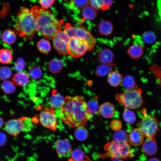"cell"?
I'll return each mask as SVG.
<instances>
[{
    "label": "cell",
    "instance_id": "obj_1",
    "mask_svg": "<svg viewBox=\"0 0 161 161\" xmlns=\"http://www.w3.org/2000/svg\"><path fill=\"white\" fill-rule=\"evenodd\" d=\"M59 118L65 124L71 127L85 126L92 117L89 111L87 104L80 96H66L60 108Z\"/></svg>",
    "mask_w": 161,
    "mask_h": 161
},
{
    "label": "cell",
    "instance_id": "obj_2",
    "mask_svg": "<svg viewBox=\"0 0 161 161\" xmlns=\"http://www.w3.org/2000/svg\"><path fill=\"white\" fill-rule=\"evenodd\" d=\"M36 22L37 32L46 38H52L64 23V19L58 20L50 11L37 5L31 8Z\"/></svg>",
    "mask_w": 161,
    "mask_h": 161
},
{
    "label": "cell",
    "instance_id": "obj_3",
    "mask_svg": "<svg viewBox=\"0 0 161 161\" xmlns=\"http://www.w3.org/2000/svg\"><path fill=\"white\" fill-rule=\"evenodd\" d=\"M14 31L20 37L32 40L37 32L35 20L30 10L22 7L17 13V20L14 26Z\"/></svg>",
    "mask_w": 161,
    "mask_h": 161
},
{
    "label": "cell",
    "instance_id": "obj_4",
    "mask_svg": "<svg viewBox=\"0 0 161 161\" xmlns=\"http://www.w3.org/2000/svg\"><path fill=\"white\" fill-rule=\"evenodd\" d=\"M104 149L105 152L100 155L103 158L109 157L111 159H127L134 156L131 146L127 142L118 143L113 140L106 143L104 146Z\"/></svg>",
    "mask_w": 161,
    "mask_h": 161
},
{
    "label": "cell",
    "instance_id": "obj_5",
    "mask_svg": "<svg viewBox=\"0 0 161 161\" xmlns=\"http://www.w3.org/2000/svg\"><path fill=\"white\" fill-rule=\"evenodd\" d=\"M142 92L141 89L137 87L116 94L115 97L117 101L125 107L137 109L141 107L143 103Z\"/></svg>",
    "mask_w": 161,
    "mask_h": 161
},
{
    "label": "cell",
    "instance_id": "obj_6",
    "mask_svg": "<svg viewBox=\"0 0 161 161\" xmlns=\"http://www.w3.org/2000/svg\"><path fill=\"white\" fill-rule=\"evenodd\" d=\"M142 113L143 117L138 123L139 128L147 139L155 140L154 136L159 130L158 120L155 116L148 114L145 109Z\"/></svg>",
    "mask_w": 161,
    "mask_h": 161
},
{
    "label": "cell",
    "instance_id": "obj_7",
    "mask_svg": "<svg viewBox=\"0 0 161 161\" xmlns=\"http://www.w3.org/2000/svg\"><path fill=\"white\" fill-rule=\"evenodd\" d=\"M32 126L30 119L24 116L8 120L5 125L4 129L9 135L16 137L21 131H30Z\"/></svg>",
    "mask_w": 161,
    "mask_h": 161
},
{
    "label": "cell",
    "instance_id": "obj_8",
    "mask_svg": "<svg viewBox=\"0 0 161 161\" xmlns=\"http://www.w3.org/2000/svg\"><path fill=\"white\" fill-rule=\"evenodd\" d=\"M64 31L69 38L75 37L82 39L88 44L91 50L94 48L96 41L91 32L83 26L77 27L70 24H66Z\"/></svg>",
    "mask_w": 161,
    "mask_h": 161
},
{
    "label": "cell",
    "instance_id": "obj_9",
    "mask_svg": "<svg viewBox=\"0 0 161 161\" xmlns=\"http://www.w3.org/2000/svg\"><path fill=\"white\" fill-rule=\"evenodd\" d=\"M91 51L88 43L85 41L76 38H70L67 48V53L73 58L83 56L87 51Z\"/></svg>",
    "mask_w": 161,
    "mask_h": 161
},
{
    "label": "cell",
    "instance_id": "obj_10",
    "mask_svg": "<svg viewBox=\"0 0 161 161\" xmlns=\"http://www.w3.org/2000/svg\"><path fill=\"white\" fill-rule=\"evenodd\" d=\"M39 120L41 125L45 128L53 131L57 130L58 122L52 107L44 108L39 114Z\"/></svg>",
    "mask_w": 161,
    "mask_h": 161
},
{
    "label": "cell",
    "instance_id": "obj_11",
    "mask_svg": "<svg viewBox=\"0 0 161 161\" xmlns=\"http://www.w3.org/2000/svg\"><path fill=\"white\" fill-rule=\"evenodd\" d=\"M53 47L61 54L66 55L69 37L64 31L60 30L52 38Z\"/></svg>",
    "mask_w": 161,
    "mask_h": 161
},
{
    "label": "cell",
    "instance_id": "obj_12",
    "mask_svg": "<svg viewBox=\"0 0 161 161\" xmlns=\"http://www.w3.org/2000/svg\"><path fill=\"white\" fill-rule=\"evenodd\" d=\"M144 135L139 128L131 130L128 135V141L133 146H137L142 143Z\"/></svg>",
    "mask_w": 161,
    "mask_h": 161
},
{
    "label": "cell",
    "instance_id": "obj_13",
    "mask_svg": "<svg viewBox=\"0 0 161 161\" xmlns=\"http://www.w3.org/2000/svg\"><path fill=\"white\" fill-rule=\"evenodd\" d=\"M55 149L59 156L66 157L70 154L72 147L70 143L68 140H60L56 142Z\"/></svg>",
    "mask_w": 161,
    "mask_h": 161
},
{
    "label": "cell",
    "instance_id": "obj_14",
    "mask_svg": "<svg viewBox=\"0 0 161 161\" xmlns=\"http://www.w3.org/2000/svg\"><path fill=\"white\" fill-rule=\"evenodd\" d=\"M142 150L147 155L155 154L157 150V146L155 140L147 139L142 144Z\"/></svg>",
    "mask_w": 161,
    "mask_h": 161
},
{
    "label": "cell",
    "instance_id": "obj_15",
    "mask_svg": "<svg viewBox=\"0 0 161 161\" xmlns=\"http://www.w3.org/2000/svg\"><path fill=\"white\" fill-rule=\"evenodd\" d=\"M64 101V98L56 90L53 89L52 90V95L49 100L50 106L54 109L60 108L63 105Z\"/></svg>",
    "mask_w": 161,
    "mask_h": 161
},
{
    "label": "cell",
    "instance_id": "obj_16",
    "mask_svg": "<svg viewBox=\"0 0 161 161\" xmlns=\"http://www.w3.org/2000/svg\"><path fill=\"white\" fill-rule=\"evenodd\" d=\"M115 110L114 105L109 102L103 103L99 108V111L101 115L106 118L112 117L114 115Z\"/></svg>",
    "mask_w": 161,
    "mask_h": 161
},
{
    "label": "cell",
    "instance_id": "obj_17",
    "mask_svg": "<svg viewBox=\"0 0 161 161\" xmlns=\"http://www.w3.org/2000/svg\"><path fill=\"white\" fill-rule=\"evenodd\" d=\"M98 58L99 61L102 64H110L113 60V53L110 49H105L99 52Z\"/></svg>",
    "mask_w": 161,
    "mask_h": 161
},
{
    "label": "cell",
    "instance_id": "obj_18",
    "mask_svg": "<svg viewBox=\"0 0 161 161\" xmlns=\"http://www.w3.org/2000/svg\"><path fill=\"white\" fill-rule=\"evenodd\" d=\"M12 81L16 85L22 87L28 83L29 77L28 75L24 72H18L13 75Z\"/></svg>",
    "mask_w": 161,
    "mask_h": 161
},
{
    "label": "cell",
    "instance_id": "obj_19",
    "mask_svg": "<svg viewBox=\"0 0 161 161\" xmlns=\"http://www.w3.org/2000/svg\"><path fill=\"white\" fill-rule=\"evenodd\" d=\"M123 78L119 72L112 71L108 75L107 81L110 85L116 87L122 82Z\"/></svg>",
    "mask_w": 161,
    "mask_h": 161
},
{
    "label": "cell",
    "instance_id": "obj_20",
    "mask_svg": "<svg viewBox=\"0 0 161 161\" xmlns=\"http://www.w3.org/2000/svg\"><path fill=\"white\" fill-rule=\"evenodd\" d=\"M2 40L4 43L9 45L13 44L16 39V33L10 29L4 30L1 36Z\"/></svg>",
    "mask_w": 161,
    "mask_h": 161
},
{
    "label": "cell",
    "instance_id": "obj_21",
    "mask_svg": "<svg viewBox=\"0 0 161 161\" xmlns=\"http://www.w3.org/2000/svg\"><path fill=\"white\" fill-rule=\"evenodd\" d=\"M113 26L109 21L104 20L101 22L98 26L100 33L104 35H108L112 32Z\"/></svg>",
    "mask_w": 161,
    "mask_h": 161
},
{
    "label": "cell",
    "instance_id": "obj_22",
    "mask_svg": "<svg viewBox=\"0 0 161 161\" xmlns=\"http://www.w3.org/2000/svg\"><path fill=\"white\" fill-rule=\"evenodd\" d=\"M97 14L96 10L89 5L82 9V21L85 20H92L95 18Z\"/></svg>",
    "mask_w": 161,
    "mask_h": 161
},
{
    "label": "cell",
    "instance_id": "obj_23",
    "mask_svg": "<svg viewBox=\"0 0 161 161\" xmlns=\"http://www.w3.org/2000/svg\"><path fill=\"white\" fill-rule=\"evenodd\" d=\"M114 66L113 64H102L98 66L95 70V73L97 76L103 77L108 74L112 72Z\"/></svg>",
    "mask_w": 161,
    "mask_h": 161
},
{
    "label": "cell",
    "instance_id": "obj_24",
    "mask_svg": "<svg viewBox=\"0 0 161 161\" xmlns=\"http://www.w3.org/2000/svg\"><path fill=\"white\" fill-rule=\"evenodd\" d=\"M89 132L85 126H81L76 128L74 135L75 138L80 141L86 140L89 135Z\"/></svg>",
    "mask_w": 161,
    "mask_h": 161
},
{
    "label": "cell",
    "instance_id": "obj_25",
    "mask_svg": "<svg viewBox=\"0 0 161 161\" xmlns=\"http://www.w3.org/2000/svg\"><path fill=\"white\" fill-rule=\"evenodd\" d=\"M13 56L11 51L6 48L0 49V63L8 64L11 63Z\"/></svg>",
    "mask_w": 161,
    "mask_h": 161
},
{
    "label": "cell",
    "instance_id": "obj_26",
    "mask_svg": "<svg viewBox=\"0 0 161 161\" xmlns=\"http://www.w3.org/2000/svg\"><path fill=\"white\" fill-rule=\"evenodd\" d=\"M143 52L142 47L138 44H133L128 49V52L131 58L133 59L139 58L142 55Z\"/></svg>",
    "mask_w": 161,
    "mask_h": 161
},
{
    "label": "cell",
    "instance_id": "obj_27",
    "mask_svg": "<svg viewBox=\"0 0 161 161\" xmlns=\"http://www.w3.org/2000/svg\"><path fill=\"white\" fill-rule=\"evenodd\" d=\"M98 98V97L95 95L90 99L87 103L88 110L92 115L96 114L99 110Z\"/></svg>",
    "mask_w": 161,
    "mask_h": 161
},
{
    "label": "cell",
    "instance_id": "obj_28",
    "mask_svg": "<svg viewBox=\"0 0 161 161\" xmlns=\"http://www.w3.org/2000/svg\"><path fill=\"white\" fill-rule=\"evenodd\" d=\"M48 66L50 71L52 73L55 74L61 72L63 68V64L61 60L55 58L50 61Z\"/></svg>",
    "mask_w": 161,
    "mask_h": 161
},
{
    "label": "cell",
    "instance_id": "obj_29",
    "mask_svg": "<svg viewBox=\"0 0 161 161\" xmlns=\"http://www.w3.org/2000/svg\"><path fill=\"white\" fill-rule=\"evenodd\" d=\"M121 83L123 86L127 90L138 87L134 78L131 75H127L125 76L123 78Z\"/></svg>",
    "mask_w": 161,
    "mask_h": 161
},
{
    "label": "cell",
    "instance_id": "obj_30",
    "mask_svg": "<svg viewBox=\"0 0 161 161\" xmlns=\"http://www.w3.org/2000/svg\"><path fill=\"white\" fill-rule=\"evenodd\" d=\"M86 157L81 150L76 149L71 151L68 161H84Z\"/></svg>",
    "mask_w": 161,
    "mask_h": 161
},
{
    "label": "cell",
    "instance_id": "obj_31",
    "mask_svg": "<svg viewBox=\"0 0 161 161\" xmlns=\"http://www.w3.org/2000/svg\"><path fill=\"white\" fill-rule=\"evenodd\" d=\"M1 88L3 92L9 95L15 92L16 90L15 84L12 81H4L1 85Z\"/></svg>",
    "mask_w": 161,
    "mask_h": 161
},
{
    "label": "cell",
    "instance_id": "obj_32",
    "mask_svg": "<svg viewBox=\"0 0 161 161\" xmlns=\"http://www.w3.org/2000/svg\"><path fill=\"white\" fill-rule=\"evenodd\" d=\"M37 46L39 51L43 53H48L51 49V45L49 41L45 39L40 40L38 42Z\"/></svg>",
    "mask_w": 161,
    "mask_h": 161
},
{
    "label": "cell",
    "instance_id": "obj_33",
    "mask_svg": "<svg viewBox=\"0 0 161 161\" xmlns=\"http://www.w3.org/2000/svg\"><path fill=\"white\" fill-rule=\"evenodd\" d=\"M123 117L125 122L129 124H132L135 121L136 116L134 113L128 109H126L124 110Z\"/></svg>",
    "mask_w": 161,
    "mask_h": 161
},
{
    "label": "cell",
    "instance_id": "obj_34",
    "mask_svg": "<svg viewBox=\"0 0 161 161\" xmlns=\"http://www.w3.org/2000/svg\"><path fill=\"white\" fill-rule=\"evenodd\" d=\"M113 140L118 143L127 142L128 134L123 130H120L115 131L113 136Z\"/></svg>",
    "mask_w": 161,
    "mask_h": 161
},
{
    "label": "cell",
    "instance_id": "obj_35",
    "mask_svg": "<svg viewBox=\"0 0 161 161\" xmlns=\"http://www.w3.org/2000/svg\"><path fill=\"white\" fill-rule=\"evenodd\" d=\"M12 75V72L10 68L7 66L0 68V79L2 80H7Z\"/></svg>",
    "mask_w": 161,
    "mask_h": 161
},
{
    "label": "cell",
    "instance_id": "obj_36",
    "mask_svg": "<svg viewBox=\"0 0 161 161\" xmlns=\"http://www.w3.org/2000/svg\"><path fill=\"white\" fill-rule=\"evenodd\" d=\"M142 38L145 42L148 44L153 43L156 39L154 33L149 31L144 32L142 35Z\"/></svg>",
    "mask_w": 161,
    "mask_h": 161
},
{
    "label": "cell",
    "instance_id": "obj_37",
    "mask_svg": "<svg viewBox=\"0 0 161 161\" xmlns=\"http://www.w3.org/2000/svg\"><path fill=\"white\" fill-rule=\"evenodd\" d=\"M28 73L31 78L37 79L41 77L42 75V71L40 68L34 67L30 69L29 70Z\"/></svg>",
    "mask_w": 161,
    "mask_h": 161
},
{
    "label": "cell",
    "instance_id": "obj_38",
    "mask_svg": "<svg viewBox=\"0 0 161 161\" xmlns=\"http://www.w3.org/2000/svg\"><path fill=\"white\" fill-rule=\"evenodd\" d=\"M89 5L96 10H102L104 5L103 0H89Z\"/></svg>",
    "mask_w": 161,
    "mask_h": 161
},
{
    "label": "cell",
    "instance_id": "obj_39",
    "mask_svg": "<svg viewBox=\"0 0 161 161\" xmlns=\"http://www.w3.org/2000/svg\"><path fill=\"white\" fill-rule=\"evenodd\" d=\"M78 9H83L89 5V0H71Z\"/></svg>",
    "mask_w": 161,
    "mask_h": 161
},
{
    "label": "cell",
    "instance_id": "obj_40",
    "mask_svg": "<svg viewBox=\"0 0 161 161\" xmlns=\"http://www.w3.org/2000/svg\"><path fill=\"white\" fill-rule=\"evenodd\" d=\"M110 126L112 130L116 131L120 130L122 127V124L120 120L114 119L111 122Z\"/></svg>",
    "mask_w": 161,
    "mask_h": 161
},
{
    "label": "cell",
    "instance_id": "obj_41",
    "mask_svg": "<svg viewBox=\"0 0 161 161\" xmlns=\"http://www.w3.org/2000/svg\"><path fill=\"white\" fill-rule=\"evenodd\" d=\"M24 67V61L21 58L18 59L14 66V69L18 72H22Z\"/></svg>",
    "mask_w": 161,
    "mask_h": 161
},
{
    "label": "cell",
    "instance_id": "obj_42",
    "mask_svg": "<svg viewBox=\"0 0 161 161\" xmlns=\"http://www.w3.org/2000/svg\"><path fill=\"white\" fill-rule=\"evenodd\" d=\"M55 0H39L41 8L44 10H47L54 3Z\"/></svg>",
    "mask_w": 161,
    "mask_h": 161
},
{
    "label": "cell",
    "instance_id": "obj_43",
    "mask_svg": "<svg viewBox=\"0 0 161 161\" xmlns=\"http://www.w3.org/2000/svg\"><path fill=\"white\" fill-rule=\"evenodd\" d=\"M113 0H103L104 5L102 10H106L108 9L112 5Z\"/></svg>",
    "mask_w": 161,
    "mask_h": 161
},
{
    "label": "cell",
    "instance_id": "obj_44",
    "mask_svg": "<svg viewBox=\"0 0 161 161\" xmlns=\"http://www.w3.org/2000/svg\"><path fill=\"white\" fill-rule=\"evenodd\" d=\"M4 124V120L0 116V129L2 127Z\"/></svg>",
    "mask_w": 161,
    "mask_h": 161
},
{
    "label": "cell",
    "instance_id": "obj_45",
    "mask_svg": "<svg viewBox=\"0 0 161 161\" xmlns=\"http://www.w3.org/2000/svg\"><path fill=\"white\" fill-rule=\"evenodd\" d=\"M147 161H160V160L157 158L153 157L149 159Z\"/></svg>",
    "mask_w": 161,
    "mask_h": 161
},
{
    "label": "cell",
    "instance_id": "obj_46",
    "mask_svg": "<svg viewBox=\"0 0 161 161\" xmlns=\"http://www.w3.org/2000/svg\"><path fill=\"white\" fill-rule=\"evenodd\" d=\"M111 161H123V160L121 159L114 158L112 159Z\"/></svg>",
    "mask_w": 161,
    "mask_h": 161
}]
</instances>
